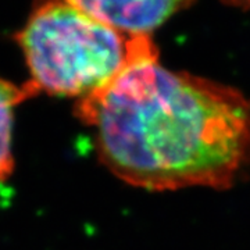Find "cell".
<instances>
[{
	"instance_id": "2",
	"label": "cell",
	"mask_w": 250,
	"mask_h": 250,
	"mask_svg": "<svg viewBox=\"0 0 250 250\" xmlns=\"http://www.w3.org/2000/svg\"><path fill=\"white\" fill-rule=\"evenodd\" d=\"M17 41L25 56L31 95L77 102L104 88L128 62L153 46L150 35L125 34L65 0L36 7Z\"/></svg>"
},
{
	"instance_id": "1",
	"label": "cell",
	"mask_w": 250,
	"mask_h": 250,
	"mask_svg": "<svg viewBox=\"0 0 250 250\" xmlns=\"http://www.w3.org/2000/svg\"><path fill=\"white\" fill-rule=\"evenodd\" d=\"M100 160L149 190L223 188L250 166V104L229 86L171 71L154 45L75 104Z\"/></svg>"
},
{
	"instance_id": "4",
	"label": "cell",
	"mask_w": 250,
	"mask_h": 250,
	"mask_svg": "<svg viewBox=\"0 0 250 250\" xmlns=\"http://www.w3.org/2000/svg\"><path fill=\"white\" fill-rule=\"evenodd\" d=\"M31 96L25 86L18 88L0 78V184L9 178L13 171L11 131L14 108Z\"/></svg>"
},
{
	"instance_id": "5",
	"label": "cell",
	"mask_w": 250,
	"mask_h": 250,
	"mask_svg": "<svg viewBox=\"0 0 250 250\" xmlns=\"http://www.w3.org/2000/svg\"><path fill=\"white\" fill-rule=\"evenodd\" d=\"M238 4H242V6H250V0H232Z\"/></svg>"
},
{
	"instance_id": "3",
	"label": "cell",
	"mask_w": 250,
	"mask_h": 250,
	"mask_svg": "<svg viewBox=\"0 0 250 250\" xmlns=\"http://www.w3.org/2000/svg\"><path fill=\"white\" fill-rule=\"evenodd\" d=\"M125 34L150 35L192 0H65Z\"/></svg>"
}]
</instances>
